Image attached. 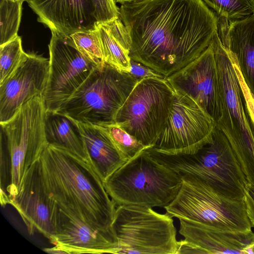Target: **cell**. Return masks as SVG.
Returning <instances> with one entry per match:
<instances>
[{"label": "cell", "instance_id": "1", "mask_svg": "<svg viewBox=\"0 0 254 254\" xmlns=\"http://www.w3.org/2000/svg\"><path fill=\"white\" fill-rule=\"evenodd\" d=\"M131 59L165 78L197 58L218 31L219 17L202 0H144L122 4Z\"/></svg>", "mask_w": 254, "mask_h": 254}, {"label": "cell", "instance_id": "2", "mask_svg": "<svg viewBox=\"0 0 254 254\" xmlns=\"http://www.w3.org/2000/svg\"><path fill=\"white\" fill-rule=\"evenodd\" d=\"M40 161L44 185L52 199L90 226L115 232L116 205L89 161L53 144L47 146Z\"/></svg>", "mask_w": 254, "mask_h": 254}, {"label": "cell", "instance_id": "3", "mask_svg": "<svg viewBox=\"0 0 254 254\" xmlns=\"http://www.w3.org/2000/svg\"><path fill=\"white\" fill-rule=\"evenodd\" d=\"M218 74L221 116L216 127L227 138L241 169L254 177V124L234 66V61L216 31L211 41Z\"/></svg>", "mask_w": 254, "mask_h": 254}, {"label": "cell", "instance_id": "4", "mask_svg": "<svg viewBox=\"0 0 254 254\" xmlns=\"http://www.w3.org/2000/svg\"><path fill=\"white\" fill-rule=\"evenodd\" d=\"M147 151L180 176L192 175L225 196L244 200L248 182L227 138L217 127L212 141L193 154H169L153 147Z\"/></svg>", "mask_w": 254, "mask_h": 254}, {"label": "cell", "instance_id": "5", "mask_svg": "<svg viewBox=\"0 0 254 254\" xmlns=\"http://www.w3.org/2000/svg\"><path fill=\"white\" fill-rule=\"evenodd\" d=\"M182 183L178 173L145 149L127 161L104 185L116 206L164 208L176 197Z\"/></svg>", "mask_w": 254, "mask_h": 254}, {"label": "cell", "instance_id": "6", "mask_svg": "<svg viewBox=\"0 0 254 254\" xmlns=\"http://www.w3.org/2000/svg\"><path fill=\"white\" fill-rule=\"evenodd\" d=\"M139 80L105 63L102 68L95 67L57 112L78 123L114 124L118 111Z\"/></svg>", "mask_w": 254, "mask_h": 254}, {"label": "cell", "instance_id": "7", "mask_svg": "<svg viewBox=\"0 0 254 254\" xmlns=\"http://www.w3.org/2000/svg\"><path fill=\"white\" fill-rule=\"evenodd\" d=\"M181 176V187L174 199L164 207L166 214L225 230L252 231L244 200L225 196L192 175Z\"/></svg>", "mask_w": 254, "mask_h": 254}, {"label": "cell", "instance_id": "8", "mask_svg": "<svg viewBox=\"0 0 254 254\" xmlns=\"http://www.w3.org/2000/svg\"><path fill=\"white\" fill-rule=\"evenodd\" d=\"M175 91L166 78L140 79L118 111L114 124L149 148L164 129Z\"/></svg>", "mask_w": 254, "mask_h": 254}, {"label": "cell", "instance_id": "9", "mask_svg": "<svg viewBox=\"0 0 254 254\" xmlns=\"http://www.w3.org/2000/svg\"><path fill=\"white\" fill-rule=\"evenodd\" d=\"M46 113L43 96H37L0 124L9 158V182L6 189L9 199L18 193L26 172L40 159L49 144L45 130Z\"/></svg>", "mask_w": 254, "mask_h": 254}, {"label": "cell", "instance_id": "10", "mask_svg": "<svg viewBox=\"0 0 254 254\" xmlns=\"http://www.w3.org/2000/svg\"><path fill=\"white\" fill-rule=\"evenodd\" d=\"M113 227L117 254H177L179 241L172 217L147 206H116Z\"/></svg>", "mask_w": 254, "mask_h": 254}, {"label": "cell", "instance_id": "11", "mask_svg": "<svg viewBox=\"0 0 254 254\" xmlns=\"http://www.w3.org/2000/svg\"><path fill=\"white\" fill-rule=\"evenodd\" d=\"M215 127L194 99L175 91L166 126L153 148L169 154H193L212 141Z\"/></svg>", "mask_w": 254, "mask_h": 254}, {"label": "cell", "instance_id": "12", "mask_svg": "<svg viewBox=\"0 0 254 254\" xmlns=\"http://www.w3.org/2000/svg\"><path fill=\"white\" fill-rule=\"evenodd\" d=\"M51 32L49 75L43 98L46 111L57 112L96 66L78 52L69 36Z\"/></svg>", "mask_w": 254, "mask_h": 254}, {"label": "cell", "instance_id": "13", "mask_svg": "<svg viewBox=\"0 0 254 254\" xmlns=\"http://www.w3.org/2000/svg\"><path fill=\"white\" fill-rule=\"evenodd\" d=\"M166 78L175 91L194 99L215 123L219 119L221 101L211 43L197 58Z\"/></svg>", "mask_w": 254, "mask_h": 254}, {"label": "cell", "instance_id": "14", "mask_svg": "<svg viewBox=\"0 0 254 254\" xmlns=\"http://www.w3.org/2000/svg\"><path fill=\"white\" fill-rule=\"evenodd\" d=\"M55 234L49 240L66 254H117L115 232L95 229L54 200L52 210Z\"/></svg>", "mask_w": 254, "mask_h": 254}, {"label": "cell", "instance_id": "15", "mask_svg": "<svg viewBox=\"0 0 254 254\" xmlns=\"http://www.w3.org/2000/svg\"><path fill=\"white\" fill-rule=\"evenodd\" d=\"M49 71V59L25 53L17 68L0 85V124L11 119L27 101L43 96Z\"/></svg>", "mask_w": 254, "mask_h": 254}, {"label": "cell", "instance_id": "16", "mask_svg": "<svg viewBox=\"0 0 254 254\" xmlns=\"http://www.w3.org/2000/svg\"><path fill=\"white\" fill-rule=\"evenodd\" d=\"M177 254H253L254 233L252 231L225 230L197 221L179 218Z\"/></svg>", "mask_w": 254, "mask_h": 254}, {"label": "cell", "instance_id": "17", "mask_svg": "<svg viewBox=\"0 0 254 254\" xmlns=\"http://www.w3.org/2000/svg\"><path fill=\"white\" fill-rule=\"evenodd\" d=\"M53 202L44 185L40 159L26 172L19 191L10 199L9 204L17 210L30 235L38 232L50 240L55 234Z\"/></svg>", "mask_w": 254, "mask_h": 254}, {"label": "cell", "instance_id": "18", "mask_svg": "<svg viewBox=\"0 0 254 254\" xmlns=\"http://www.w3.org/2000/svg\"><path fill=\"white\" fill-rule=\"evenodd\" d=\"M38 21L65 36L94 29L97 22L91 0H25Z\"/></svg>", "mask_w": 254, "mask_h": 254}, {"label": "cell", "instance_id": "19", "mask_svg": "<svg viewBox=\"0 0 254 254\" xmlns=\"http://www.w3.org/2000/svg\"><path fill=\"white\" fill-rule=\"evenodd\" d=\"M218 33L254 96V15L231 21L219 18Z\"/></svg>", "mask_w": 254, "mask_h": 254}, {"label": "cell", "instance_id": "20", "mask_svg": "<svg viewBox=\"0 0 254 254\" xmlns=\"http://www.w3.org/2000/svg\"><path fill=\"white\" fill-rule=\"evenodd\" d=\"M78 125L90 161L104 183L127 161L99 126L81 123Z\"/></svg>", "mask_w": 254, "mask_h": 254}, {"label": "cell", "instance_id": "21", "mask_svg": "<svg viewBox=\"0 0 254 254\" xmlns=\"http://www.w3.org/2000/svg\"><path fill=\"white\" fill-rule=\"evenodd\" d=\"M95 28L100 38L105 63L129 73L131 40L120 17L108 22H96Z\"/></svg>", "mask_w": 254, "mask_h": 254}, {"label": "cell", "instance_id": "22", "mask_svg": "<svg viewBox=\"0 0 254 254\" xmlns=\"http://www.w3.org/2000/svg\"><path fill=\"white\" fill-rule=\"evenodd\" d=\"M45 130L49 144L65 148L90 162L77 122L58 112L46 111Z\"/></svg>", "mask_w": 254, "mask_h": 254}, {"label": "cell", "instance_id": "23", "mask_svg": "<svg viewBox=\"0 0 254 254\" xmlns=\"http://www.w3.org/2000/svg\"><path fill=\"white\" fill-rule=\"evenodd\" d=\"M69 37L73 46L87 60L100 68L104 67L105 63L102 46L95 28L74 33Z\"/></svg>", "mask_w": 254, "mask_h": 254}, {"label": "cell", "instance_id": "24", "mask_svg": "<svg viewBox=\"0 0 254 254\" xmlns=\"http://www.w3.org/2000/svg\"><path fill=\"white\" fill-rule=\"evenodd\" d=\"M23 2L20 0H0V46L18 36Z\"/></svg>", "mask_w": 254, "mask_h": 254}, {"label": "cell", "instance_id": "25", "mask_svg": "<svg viewBox=\"0 0 254 254\" xmlns=\"http://www.w3.org/2000/svg\"><path fill=\"white\" fill-rule=\"evenodd\" d=\"M98 126L107 133L116 148L127 161L149 148L115 124Z\"/></svg>", "mask_w": 254, "mask_h": 254}, {"label": "cell", "instance_id": "26", "mask_svg": "<svg viewBox=\"0 0 254 254\" xmlns=\"http://www.w3.org/2000/svg\"><path fill=\"white\" fill-rule=\"evenodd\" d=\"M219 18L228 21L243 19L253 14L249 0H202Z\"/></svg>", "mask_w": 254, "mask_h": 254}, {"label": "cell", "instance_id": "27", "mask_svg": "<svg viewBox=\"0 0 254 254\" xmlns=\"http://www.w3.org/2000/svg\"><path fill=\"white\" fill-rule=\"evenodd\" d=\"M25 53L19 36L0 46V85L17 68Z\"/></svg>", "mask_w": 254, "mask_h": 254}, {"label": "cell", "instance_id": "28", "mask_svg": "<svg viewBox=\"0 0 254 254\" xmlns=\"http://www.w3.org/2000/svg\"><path fill=\"white\" fill-rule=\"evenodd\" d=\"M97 22H105L120 17V9L114 0H91Z\"/></svg>", "mask_w": 254, "mask_h": 254}, {"label": "cell", "instance_id": "29", "mask_svg": "<svg viewBox=\"0 0 254 254\" xmlns=\"http://www.w3.org/2000/svg\"><path fill=\"white\" fill-rule=\"evenodd\" d=\"M129 73L138 79L148 77L165 78L149 67L141 63L130 60V70Z\"/></svg>", "mask_w": 254, "mask_h": 254}, {"label": "cell", "instance_id": "30", "mask_svg": "<svg viewBox=\"0 0 254 254\" xmlns=\"http://www.w3.org/2000/svg\"><path fill=\"white\" fill-rule=\"evenodd\" d=\"M244 201L247 217L252 227H254V185L248 183L245 190Z\"/></svg>", "mask_w": 254, "mask_h": 254}, {"label": "cell", "instance_id": "31", "mask_svg": "<svg viewBox=\"0 0 254 254\" xmlns=\"http://www.w3.org/2000/svg\"><path fill=\"white\" fill-rule=\"evenodd\" d=\"M233 59L234 61V66L237 71V74L238 75L240 83L243 87V89L247 102L248 108L252 120L254 124V96L253 95L251 91L250 90L249 88H248L246 83H245L244 78L242 76V75L241 74V72L239 69V66L234 58Z\"/></svg>", "mask_w": 254, "mask_h": 254}, {"label": "cell", "instance_id": "32", "mask_svg": "<svg viewBox=\"0 0 254 254\" xmlns=\"http://www.w3.org/2000/svg\"><path fill=\"white\" fill-rule=\"evenodd\" d=\"M43 251L46 253L52 254H66L64 251L56 246H55L52 248H45L43 249Z\"/></svg>", "mask_w": 254, "mask_h": 254}, {"label": "cell", "instance_id": "33", "mask_svg": "<svg viewBox=\"0 0 254 254\" xmlns=\"http://www.w3.org/2000/svg\"><path fill=\"white\" fill-rule=\"evenodd\" d=\"M116 2H119L121 4L126 3H131L141 1L144 0H114Z\"/></svg>", "mask_w": 254, "mask_h": 254}, {"label": "cell", "instance_id": "34", "mask_svg": "<svg viewBox=\"0 0 254 254\" xmlns=\"http://www.w3.org/2000/svg\"><path fill=\"white\" fill-rule=\"evenodd\" d=\"M254 15V0H249Z\"/></svg>", "mask_w": 254, "mask_h": 254}, {"label": "cell", "instance_id": "35", "mask_svg": "<svg viewBox=\"0 0 254 254\" xmlns=\"http://www.w3.org/2000/svg\"><path fill=\"white\" fill-rule=\"evenodd\" d=\"M22 0V1H25V0Z\"/></svg>", "mask_w": 254, "mask_h": 254}]
</instances>
